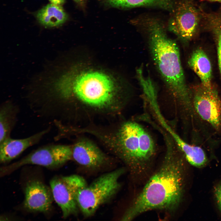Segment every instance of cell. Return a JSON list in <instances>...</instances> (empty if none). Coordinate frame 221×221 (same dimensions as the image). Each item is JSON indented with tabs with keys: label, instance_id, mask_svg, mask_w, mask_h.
<instances>
[{
	"label": "cell",
	"instance_id": "obj_10",
	"mask_svg": "<svg viewBox=\"0 0 221 221\" xmlns=\"http://www.w3.org/2000/svg\"><path fill=\"white\" fill-rule=\"evenodd\" d=\"M72 159L86 168L96 169L107 164L108 157L91 141L79 140L72 146Z\"/></svg>",
	"mask_w": 221,
	"mask_h": 221
},
{
	"label": "cell",
	"instance_id": "obj_11",
	"mask_svg": "<svg viewBox=\"0 0 221 221\" xmlns=\"http://www.w3.org/2000/svg\"><path fill=\"white\" fill-rule=\"evenodd\" d=\"M49 128L28 137L19 139L10 137L0 142V162L5 163L11 161L30 147L38 143L50 130Z\"/></svg>",
	"mask_w": 221,
	"mask_h": 221
},
{
	"label": "cell",
	"instance_id": "obj_6",
	"mask_svg": "<svg viewBox=\"0 0 221 221\" xmlns=\"http://www.w3.org/2000/svg\"><path fill=\"white\" fill-rule=\"evenodd\" d=\"M72 159V146L51 144L39 148L20 160L0 169V176L8 174L23 165H36L47 168H58Z\"/></svg>",
	"mask_w": 221,
	"mask_h": 221
},
{
	"label": "cell",
	"instance_id": "obj_1",
	"mask_svg": "<svg viewBox=\"0 0 221 221\" xmlns=\"http://www.w3.org/2000/svg\"><path fill=\"white\" fill-rule=\"evenodd\" d=\"M41 86L48 103L61 112L76 101L95 110H118L128 99L116 80L107 73L93 69L65 70L59 61L47 68Z\"/></svg>",
	"mask_w": 221,
	"mask_h": 221
},
{
	"label": "cell",
	"instance_id": "obj_19",
	"mask_svg": "<svg viewBox=\"0 0 221 221\" xmlns=\"http://www.w3.org/2000/svg\"><path fill=\"white\" fill-rule=\"evenodd\" d=\"M207 17L209 27L217 42L218 64L221 78V17L211 14L208 15Z\"/></svg>",
	"mask_w": 221,
	"mask_h": 221
},
{
	"label": "cell",
	"instance_id": "obj_4",
	"mask_svg": "<svg viewBox=\"0 0 221 221\" xmlns=\"http://www.w3.org/2000/svg\"><path fill=\"white\" fill-rule=\"evenodd\" d=\"M107 142L115 155L133 169L143 168L156 150V143L151 133L134 120L120 124Z\"/></svg>",
	"mask_w": 221,
	"mask_h": 221
},
{
	"label": "cell",
	"instance_id": "obj_15",
	"mask_svg": "<svg viewBox=\"0 0 221 221\" xmlns=\"http://www.w3.org/2000/svg\"><path fill=\"white\" fill-rule=\"evenodd\" d=\"M18 109L11 101L2 103L0 108V142L10 137L17 121Z\"/></svg>",
	"mask_w": 221,
	"mask_h": 221
},
{
	"label": "cell",
	"instance_id": "obj_24",
	"mask_svg": "<svg viewBox=\"0 0 221 221\" xmlns=\"http://www.w3.org/2000/svg\"><path fill=\"white\" fill-rule=\"evenodd\" d=\"M83 0L84 1V0Z\"/></svg>",
	"mask_w": 221,
	"mask_h": 221
},
{
	"label": "cell",
	"instance_id": "obj_9",
	"mask_svg": "<svg viewBox=\"0 0 221 221\" xmlns=\"http://www.w3.org/2000/svg\"><path fill=\"white\" fill-rule=\"evenodd\" d=\"M24 207L32 212H46L51 207L53 198L51 188L37 179L29 180L25 188Z\"/></svg>",
	"mask_w": 221,
	"mask_h": 221
},
{
	"label": "cell",
	"instance_id": "obj_7",
	"mask_svg": "<svg viewBox=\"0 0 221 221\" xmlns=\"http://www.w3.org/2000/svg\"><path fill=\"white\" fill-rule=\"evenodd\" d=\"M193 105L199 120L221 134V98L214 87L209 88L202 84L192 90Z\"/></svg>",
	"mask_w": 221,
	"mask_h": 221
},
{
	"label": "cell",
	"instance_id": "obj_17",
	"mask_svg": "<svg viewBox=\"0 0 221 221\" xmlns=\"http://www.w3.org/2000/svg\"><path fill=\"white\" fill-rule=\"evenodd\" d=\"M111 6L120 8L139 7H157L171 12L174 8V0H103Z\"/></svg>",
	"mask_w": 221,
	"mask_h": 221
},
{
	"label": "cell",
	"instance_id": "obj_21",
	"mask_svg": "<svg viewBox=\"0 0 221 221\" xmlns=\"http://www.w3.org/2000/svg\"><path fill=\"white\" fill-rule=\"evenodd\" d=\"M51 3L61 6L64 2L65 0H49Z\"/></svg>",
	"mask_w": 221,
	"mask_h": 221
},
{
	"label": "cell",
	"instance_id": "obj_23",
	"mask_svg": "<svg viewBox=\"0 0 221 221\" xmlns=\"http://www.w3.org/2000/svg\"><path fill=\"white\" fill-rule=\"evenodd\" d=\"M209 0V1H216L218 2H221V0Z\"/></svg>",
	"mask_w": 221,
	"mask_h": 221
},
{
	"label": "cell",
	"instance_id": "obj_2",
	"mask_svg": "<svg viewBox=\"0 0 221 221\" xmlns=\"http://www.w3.org/2000/svg\"><path fill=\"white\" fill-rule=\"evenodd\" d=\"M166 151L162 165L126 211L121 220L130 221L153 209H174L181 199L183 190L180 150L172 137H163Z\"/></svg>",
	"mask_w": 221,
	"mask_h": 221
},
{
	"label": "cell",
	"instance_id": "obj_16",
	"mask_svg": "<svg viewBox=\"0 0 221 221\" xmlns=\"http://www.w3.org/2000/svg\"><path fill=\"white\" fill-rule=\"evenodd\" d=\"M37 17L41 24L51 27L62 24L68 18L61 6L51 3L40 10L37 14Z\"/></svg>",
	"mask_w": 221,
	"mask_h": 221
},
{
	"label": "cell",
	"instance_id": "obj_5",
	"mask_svg": "<svg viewBox=\"0 0 221 221\" xmlns=\"http://www.w3.org/2000/svg\"><path fill=\"white\" fill-rule=\"evenodd\" d=\"M124 172V169L120 168L105 173L73 193L79 209L84 217L93 215L101 205L116 194L121 187L119 179Z\"/></svg>",
	"mask_w": 221,
	"mask_h": 221
},
{
	"label": "cell",
	"instance_id": "obj_12",
	"mask_svg": "<svg viewBox=\"0 0 221 221\" xmlns=\"http://www.w3.org/2000/svg\"><path fill=\"white\" fill-rule=\"evenodd\" d=\"M53 199L60 207L63 218L77 214L79 210L69 187L62 177H56L50 181Z\"/></svg>",
	"mask_w": 221,
	"mask_h": 221
},
{
	"label": "cell",
	"instance_id": "obj_22",
	"mask_svg": "<svg viewBox=\"0 0 221 221\" xmlns=\"http://www.w3.org/2000/svg\"><path fill=\"white\" fill-rule=\"evenodd\" d=\"M74 2H76L78 4L82 6L83 4L84 0H73Z\"/></svg>",
	"mask_w": 221,
	"mask_h": 221
},
{
	"label": "cell",
	"instance_id": "obj_8",
	"mask_svg": "<svg viewBox=\"0 0 221 221\" xmlns=\"http://www.w3.org/2000/svg\"><path fill=\"white\" fill-rule=\"evenodd\" d=\"M168 28L181 41H189L193 36L200 19L199 13L189 0L175 2Z\"/></svg>",
	"mask_w": 221,
	"mask_h": 221
},
{
	"label": "cell",
	"instance_id": "obj_14",
	"mask_svg": "<svg viewBox=\"0 0 221 221\" xmlns=\"http://www.w3.org/2000/svg\"><path fill=\"white\" fill-rule=\"evenodd\" d=\"M189 67L199 77L201 84L209 88L214 87L212 82V67L210 60L200 48L195 50L188 61Z\"/></svg>",
	"mask_w": 221,
	"mask_h": 221
},
{
	"label": "cell",
	"instance_id": "obj_13",
	"mask_svg": "<svg viewBox=\"0 0 221 221\" xmlns=\"http://www.w3.org/2000/svg\"><path fill=\"white\" fill-rule=\"evenodd\" d=\"M187 161L191 165L201 167L205 165L207 157L203 149L200 146L190 144L185 142L170 126L165 128Z\"/></svg>",
	"mask_w": 221,
	"mask_h": 221
},
{
	"label": "cell",
	"instance_id": "obj_20",
	"mask_svg": "<svg viewBox=\"0 0 221 221\" xmlns=\"http://www.w3.org/2000/svg\"><path fill=\"white\" fill-rule=\"evenodd\" d=\"M214 194L217 204L221 211V182L215 187Z\"/></svg>",
	"mask_w": 221,
	"mask_h": 221
},
{
	"label": "cell",
	"instance_id": "obj_18",
	"mask_svg": "<svg viewBox=\"0 0 221 221\" xmlns=\"http://www.w3.org/2000/svg\"><path fill=\"white\" fill-rule=\"evenodd\" d=\"M136 74L145 100L148 102L155 116L160 115L162 113L158 102L157 93L151 79L149 76H145L142 67L137 69Z\"/></svg>",
	"mask_w": 221,
	"mask_h": 221
},
{
	"label": "cell",
	"instance_id": "obj_3",
	"mask_svg": "<svg viewBox=\"0 0 221 221\" xmlns=\"http://www.w3.org/2000/svg\"><path fill=\"white\" fill-rule=\"evenodd\" d=\"M144 22L153 60L176 108L180 113L191 114L194 110L192 90L186 82L177 44L168 36L160 20L151 18Z\"/></svg>",
	"mask_w": 221,
	"mask_h": 221
}]
</instances>
